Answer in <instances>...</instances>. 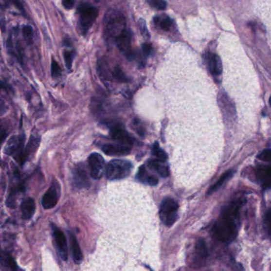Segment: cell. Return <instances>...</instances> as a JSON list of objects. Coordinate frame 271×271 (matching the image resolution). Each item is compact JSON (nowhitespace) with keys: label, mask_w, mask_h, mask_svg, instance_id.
I'll list each match as a JSON object with an SVG mask.
<instances>
[{"label":"cell","mask_w":271,"mask_h":271,"mask_svg":"<svg viewBox=\"0 0 271 271\" xmlns=\"http://www.w3.org/2000/svg\"><path fill=\"white\" fill-rule=\"evenodd\" d=\"M241 200L232 202L222 211L221 215L213 227V234L223 243H230L238 235Z\"/></svg>","instance_id":"cell-1"},{"label":"cell","mask_w":271,"mask_h":271,"mask_svg":"<svg viewBox=\"0 0 271 271\" xmlns=\"http://www.w3.org/2000/svg\"><path fill=\"white\" fill-rule=\"evenodd\" d=\"M126 19L124 15L116 9H109L104 17V38L108 43L115 41L126 30Z\"/></svg>","instance_id":"cell-2"},{"label":"cell","mask_w":271,"mask_h":271,"mask_svg":"<svg viewBox=\"0 0 271 271\" xmlns=\"http://www.w3.org/2000/svg\"><path fill=\"white\" fill-rule=\"evenodd\" d=\"M78 30L80 35H86L98 17V9L89 2H80L77 7Z\"/></svg>","instance_id":"cell-3"},{"label":"cell","mask_w":271,"mask_h":271,"mask_svg":"<svg viewBox=\"0 0 271 271\" xmlns=\"http://www.w3.org/2000/svg\"><path fill=\"white\" fill-rule=\"evenodd\" d=\"M132 169V163L129 161L114 159L107 165V178L109 180H121L127 178Z\"/></svg>","instance_id":"cell-4"},{"label":"cell","mask_w":271,"mask_h":271,"mask_svg":"<svg viewBox=\"0 0 271 271\" xmlns=\"http://www.w3.org/2000/svg\"><path fill=\"white\" fill-rule=\"evenodd\" d=\"M160 219L165 226L170 227L177 221L178 217V204L172 198L163 199L159 209Z\"/></svg>","instance_id":"cell-5"},{"label":"cell","mask_w":271,"mask_h":271,"mask_svg":"<svg viewBox=\"0 0 271 271\" xmlns=\"http://www.w3.org/2000/svg\"><path fill=\"white\" fill-rule=\"evenodd\" d=\"M89 166L90 175L93 179H100L106 172L105 161L100 154L92 153L89 157Z\"/></svg>","instance_id":"cell-6"},{"label":"cell","mask_w":271,"mask_h":271,"mask_svg":"<svg viewBox=\"0 0 271 271\" xmlns=\"http://www.w3.org/2000/svg\"><path fill=\"white\" fill-rule=\"evenodd\" d=\"M131 38H132V34L129 30L126 29L115 41L120 52L123 53L129 61L133 60L135 56V53L133 52L131 49Z\"/></svg>","instance_id":"cell-7"},{"label":"cell","mask_w":271,"mask_h":271,"mask_svg":"<svg viewBox=\"0 0 271 271\" xmlns=\"http://www.w3.org/2000/svg\"><path fill=\"white\" fill-rule=\"evenodd\" d=\"M208 258V250L206 243L204 239H199L196 243L193 255H192L191 265L193 268H199L206 263Z\"/></svg>","instance_id":"cell-8"},{"label":"cell","mask_w":271,"mask_h":271,"mask_svg":"<svg viewBox=\"0 0 271 271\" xmlns=\"http://www.w3.org/2000/svg\"><path fill=\"white\" fill-rule=\"evenodd\" d=\"M51 228H52L53 236L54 238L56 250L58 252L59 255L62 260L66 261L69 254H68L67 239L65 238V234L54 223L51 224Z\"/></svg>","instance_id":"cell-9"},{"label":"cell","mask_w":271,"mask_h":271,"mask_svg":"<svg viewBox=\"0 0 271 271\" xmlns=\"http://www.w3.org/2000/svg\"><path fill=\"white\" fill-rule=\"evenodd\" d=\"M110 135L115 141L123 145L130 146L135 143V139L120 124H115L111 126Z\"/></svg>","instance_id":"cell-10"},{"label":"cell","mask_w":271,"mask_h":271,"mask_svg":"<svg viewBox=\"0 0 271 271\" xmlns=\"http://www.w3.org/2000/svg\"><path fill=\"white\" fill-rule=\"evenodd\" d=\"M59 184L56 181L53 183L50 189L44 194L41 204L45 209H50L56 206L59 199Z\"/></svg>","instance_id":"cell-11"},{"label":"cell","mask_w":271,"mask_h":271,"mask_svg":"<svg viewBox=\"0 0 271 271\" xmlns=\"http://www.w3.org/2000/svg\"><path fill=\"white\" fill-rule=\"evenodd\" d=\"M72 181H73L74 185L77 188L89 186L87 172H86L84 164L80 163L74 168L73 171H72Z\"/></svg>","instance_id":"cell-12"},{"label":"cell","mask_w":271,"mask_h":271,"mask_svg":"<svg viewBox=\"0 0 271 271\" xmlns=\"http://www.w3.org/2000/svg\"><path fill=\"white\" fill-rule=\"evenodd\" d=\"M103 152L108 156H125L130 154L131 147L123 144H104L102 145Z\"/></svg>","instance_id":"cell-13"},{"label":"cell","mask_w":271,"mask_h":271,"mask_svg":"<svg viewBox=\"0 0 271 271\" xmlns=\"http://www.w3.org/2000/svg\"><path fill=\"white\" fill-rule=\"evenodd\" d=\"M96 71H97L98 76L100 80H102L104 85L107 87L109 88L110 84L112 81L113 75L112 72L110 70L108 64L104 58H101L97 61L96 65Z\"/></svg>","instance_id":"cell-14"},{"label":"cell","mask_w":271,"mask_h":271,"mask_svg":"<svg viewBox=\"0 0 271 271\" xmlns=\"http://www.w3.org/2000/svg\"><path fill=\"white\" fill-rule=\"evenodd\" d=\"M256 177L263 189H270L271 187V165L258 166L256 169Z\"/></svg>","instance_id":"cell-15"},{"label":"cell","mask_w":271,"mask_h":271,"mask_svg":"<svg viewBox=\"0 0 271 271\" xmlns=\"http://www.w3.org/2000/svg\"><path fill=\"white\" fill-rule=\"evenodd\" d=\"M23 145H24V135L11 137L7 142V145L5 148V153L8 155H13L18 151L21 153Z\"/></svg>","instance_id":"cell-16"},{"label":"cell","mask_w":271,"mask_h":271,"mask_svg":"<svg viewBox=\"0 0 271 271\" xmlns=\"http://www.w3.org/2000/svg\"><path fill=\"white\" fill-rule=\"evenodd\" d=\"M205 61H206L207 66H208V70L210 71L211 73L215 75V76L221 74V61H220L218 55L212 54V53H208L205 56Z\"/></svg>","instance_id":"cell-17"},{"label":"cell","mask_w":271,"mask_h":271,"mask_svg":"<svg viewBox=\"0 0 271 271\" xmlns=\"http://www.w3.org/2000/svg\"><path fill=\"white\" fill-rule=\"evenodd\" d=\"M146 165L152 170L157 172L162 178H167L169 176V169L166 165H163V162L158 159H150L147 161Z\"/></svg>","instance_id":"cell-18"},{"label":"cell","mask_w":271,"mask_h":271,"mask_svg":"<svg viewBox=\"0 0 271 271\" xmlns=\"http://www.w3.org/2000/svg\"><path fill=\"white\" fill-rule=\"evenodd\" d=\"M136 178L137 180L139 181L140 182L147 184L149 185H153V186L157 185L159 183V179L156 177L148 174L145 165H142L141 167L139 168Z\"/></svg>","instance_id":"cell-19"},{"label":"cell","mask_w":271,"mask_h":271,"mask_svg":"<svg viewBox=\"0 0 271 271\" xmlns=\"http://www.w3.org/2000/svg\"><path fill=\"white\" fill-rule=\"evenodd\" d=\"M35 202L32 198H26L21 204L22 219H30L35 212Z\"/></svg>","instance_id":"cell-20"},{"label":"cell","mask_w":271,"mask_h":271,"mask_svg":"<svg viewBox=\"0 0 271 271\" xmlns=\"http://www.w3.org/2000/svg\"><path fill=\"white\" fill-rule=\"evenodd\" d=\"M69 235H70V244H71V250H72L74 263L76 264H80L82 263L83 255L78 242L76 240V237L73 234L70 232Z\"/></svg>","instance_id":"cell-21"},{"label":"cell","mask_w":271,"mask_h":271,"mask_svg":"<svg viewBox=\"0 0 271 271\" xmlns=\"http://www.w3.org/2000/svg\"><path fill=\"white\" fill-rule=\"evenodd\" d=\"M232 175H233V171H232V170H229V171L226 172L225 174H223V175L220 177L219 180L217 181V182H216L215 184H213V186L210 187V189H208L207 194H208V195H211L212 193H213L214 192L218 190V189H219V188L223 185V183L227 181H228Z\"/></svg>","instance_id":"cell-22"},{"label":"cell","mask_w":271,"mask_h":271,"mask_svg":"<svg viewBox=\"0 0 271 271\" xmlns=\"http://www.w3.org/2000/svg\"><path fill=\"white\" fill-rule=\"evenodd\" d=\"M154 21V23L159 25V27L164 31H169L173 24V21L169 17H164L163 18H161L160 17H155Z\"/></svg>","instance_id":"cell-23"},{"label":"cell","mask_w":271,"mask_h":271,"mask_svg":"<svg viewBox=\"0 0 271 271\" xmlns=\"http://www.w3.org/2000/svg\"><path fill=\"white\" fill-rule=\"evenodd\" d=\"M152 154H153L154 157H156L158 160L161 161V162H163V163H165V161L168 159L167 154H166L163 149H161L158 143H155V144L153 145V147H152Z\"/></svg>","instance_id":"cell-24"},{"label":"cell","mask_w":271,"mask_h":271,"mask_svg":"<svg viewBox=\"0 0 271 271\" xmlns=\"http://www.w3.org/2000/svg\"><path fill=\"white\" fill-rule=\"evenodd\" d=\"M38 145H39V140L35 138V137H31V140L29 142L28 145L26 146V150H25V154L22 156V162H24L26 160L27 156H28L29 154H31L33 150H36L38 147Z\"/></svg>","instance_id":"cell-25"},{"label":"cell","mask_w":271,"mask_h":271,"mask_svg":"<svg viewBox=\"0 0 271 271\" xmlns=\"http://www.w3.org/2000/svg\"><path fill=\"white\" fill-rule=\"evenodd\" d=\"M76 53L74 50H65L63 53L64 59H65V65L68 70L72 69V61H73Z\"/></svg>","instance_id":"cell-26"},{"label":"cell","mask_w":271,"mask_h":271,"mask_svg":"<svg viewBox=\"0 0 271 271\" xmlns=\"http://www.w3.org/2000/svg\"><path fill=\"white\" fill-rule=\"evenodd\" d=\"M22 35H23L26 43L31 45L33 43V39H34V32H33L32 27L28 25L22 26Z\"/></svg>","instance_id":"cell-27"},{"label":"cell","mask_w":271,"mask_h":271,"mask_svg":"<svg viewBox=\"0 0 271 271\" xmlns=\"http://www.w3.org/2000/svg\"><path fill=\"white\" fill-rule=\"evenodd\" d=\"M113 78L120 81V82H127L128 78L126 77V75L123 72L120 66H116L112 72Z\"/></svg>","instance_id":"cell-28"},{"label":"cell","mask_w":271,"mask_h":271,"mask_svg":"<svg viewBox=\"0 0 271 271\" xmlns=\"http://www.w3.org/2000/svg\"><path fill=\"white\" fill-rule=\"evenodd\" d=\"M147 2L150 7L157 10H165L167 6V2L163 0H148Z\"/></svg>","instance_id":"cell-29"},{"label":"cell","mask_w":271,"mask_h":271,"mask_svg":"<svg viewBox=\"0 0 271 271\" xmlns=\"http://www.w3.org/2000/svg\"><path fill=\"white\" fill-rule=\"evenodd\" d=\"M61 69L58 63L55 61L54 59H53L51 62V75L53 78H57L59 76H61Z\"/></svg>","instance_id":"cell-30"},{"label":"cell","mask_w":271,"mask_h":271,"mask_svg":"<svg viewBox=\"0 0 271 271\" xmlns=\"http://www.w3.org/2000/svg\"><path fill=\"white\" fill-rule=\"evenodd\" d=\"M265 230L271 239V208L267 212L264 219Z\"/></svg>","instance_id":"cell-31"},{"label":"cell","mask_w":271,"mask_h":271,"mask_svg":"<svg viewBox=\"0 0 271 271\" xmlns=\"http://www.w3.org/2000/svg\"><path fill=\"white\" fill-rule=\"evenodd\" d=\"M139 29H140V31H141L142 35H143L145 38H150V33H149L147 27H146V23H145V20H144V18L139 19Z\"/></svg>","instance_id":"cell-32"},{"label":"cell","mask_w":271,"mask_h":271,"mask_svg":"<svg viewBox=\"0 0 271 271\" xmlns=\"http://www.w3.org/2000/svg\"><path fill=\"white\" fill-rule=\"evenodd\" d=\"M258 159L263 162H271V150L267 149L261 152L258 155Z\"/></svg>","instance_id":"cell-33"},{"label":"cell","mask_w":271,"mask_h":271,"mask_svg":"<svg viewBox=\"0 0 271 271\" xmlns=\"http://www.w3.org/2000/svg\"><path fill=\"white\" fill-rule=\"evenodd\" d=\"M142 50L145 56H150L153 54V47L149 43H144L142 46Z\"/></svg>","instance_id":"cell-34"},{"label":"cell","mask_w":271,"mask_h":271,"mask_svg":"<svg viewBox=\"0 0 271 271\" xmlns=\"http://www.w3.org/2000/svg\"><path fill=\"white\" fill-rule=\"evenodd\" d=\"M74 4H75V2L72 1V0H65L62 2V5H63L64 7L67 10H70V9H72L73 7Z\"/></svg>","instance_id":"cell-35"},{"label":"cell","mask_w":271,"mask_h":271,"mask_svg":"<svg viewBox=\"0 0 271 271\" xmlns=\"http://www.w3.org/2000/svg\"><path fill=\"white\" fill-rule=\"evenodd\" d=\"M270 104H271V97L270 98Z\"/></svg>","instance_id":"cell-36"}]
</instances>
